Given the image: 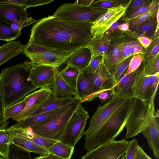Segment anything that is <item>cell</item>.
<instances>
[{
  "label": "cell",
  "mask_w": 159,
  "mask_h": 159,
  "mask_svg": "<svg viewBox=\"0 0 159 159\" xmlns=\"http://www.w3.org/2000/svg\"><path fill=\"white\" fill-rule=\"evenodd\" d=\"M60 73L65 80L76 89L77 80L80 73L79 70L73 66L67 65Z\"/></svg>",
  "instance_id": "34"
},
{
  "label": "cell",
  "mask_w": 159,
  "mask_h": 159,
  "mask_svg": "<svg viewBox=\"0 0 159 159\" xmlns=\"http://www.w3.org/2000/svg\"><path fill=\"white\" fill-rule=\"evenodd\" d=\"M78 100H77L68 105L28 117L17 122L15 125L23 128L28 129L30 128L69 109L74 105Z\"/></svg>",
  "instance_id": "22"
},
{
  "label": "cell",
  "mask_w": 159,
  "mask_h": 159,
  "mask_svg": "<svg viewBox=\"0 0 159 159\" xmlns=\"http://www.w3.org/2000/svg\"><path fill=\"white\" fill-rule=\"evenodd\" d=\"M125 41H118L110 46L103 57V63L110 74L112 75L120 65L126 59L122 53L123 47Z\"/></svg>",
  "instance_id": "14"
},
{
  "label": "cell",
  "mask_w": 159,
  "mask_h": 159,
  "mask_svg": "<svg viewBox=\"0 0 159 159\" xmlns=\"http://www.w3.org/2000/svg\"><path fill=\"white\" fill-rule=\"evenodd\" d=\"M53 68L54 77L52 84L50 87L54 95L60 98H70L74 96L76 99V89L65 80L57 68Z\"/></svg>",
  "instance_id": "18"
},
{
  "label": "cell",
  "mask_w": 159,
  "mask_h": 159,
  "mask_svg": "<svg viewBox=\"0 0 159 159\" xmlns=\"http://www.w3.org/2000/svg\"><path fill=\"white\" fill-rule=\"evenodd\" d=\"M74 52L66 54L50 50L41 53L27 54L25 55L34 64L57 68L66 61Z\"/></svg>",
  "instance_id": "13"
},
{
  "label": "cell",
  "mask_w": 159,
  "mask_h": 159,
  "mask_svg": "<svg viewBox=\"0 0 159 159\" xmlns=\"http://www.w3.org/2000/svg\"><path fill=\"white\" fill-rule=\"evenodd\" d=\"M28 61L8 67L0 74V86L5 108L23 100L38 89L30 81Z\"/></svg>",
  "instance_id": "2"
},
{
  "label": "cell",
  "mask_w": 159,
  "mask_h": 159,
  "mask_svg": "<svg viewBox=\"0 0 159 159\" xmlns=\"http://www.w3.org/2000/svg\"><path fill=\"white\" fill-rule=\"evenodd\" d=\"M93 75L87 73L85 70L80 72L78 77L76 87V99L81 103L89 102L94 99Z\"/></svg>",
  "instance_id": "19"
},
{
  "label": "cell",
  "mask_w": 159,
  "mask_h": 159,
  "mask_svg": "<svg viewBox=\"0 0 159 159\" xmlns=\"http://www.w3.org/2000/svg\"><path fill=\"white\" fill-rule=\"evenodd\" d=\"M150 79V76L145 75L143 73V66L138 69L133 88L134 98L146 101V93Z\"/></svg>",
  "instance_id": "26"
},
{
  "label": "cell",
  "mask_w": 159,
  "mask_h": 159,
  "mask_svg": "<svg viewBox=\"0 0 159 159\" xmlns=\"http://www.w3.org/2000/svg\"><path fill=\"white\" fill-rule=\"evenodd\" d=\"M139 146L138 145L137 147L134 159H145L139 149Z\"/></svg>",
  "instance_id": "57"
},
{
  "label": "cell",
  "mask_w": 159,
  "mask_h": 159,
  "mask_svg": "<svg viewBox=\"0 0 159 159\" xmlns=\"http://www.w3.org/2000/svg\"><path fill=\"white\" fill-rule=\"evenodd\" d=\"M158 113L151 119L145 129L142 132L147 139L150 148L154 156L159 158V124Z\"/></svg>",
  "instance_id": "20"
},
{
  "label": "cell",
  "mask_w": 159,
  "mask_h": 159,
  "mask_svg": "<svg viewBox=\"0 0 159 159\" xmlns=\"http://www.w3.org/2000/svg\"><path fill=\"white\" fill-rule=\"evenodd\" d=\"M143 61V70L145 75H159V54Z\"/></svg>",
  "instance_id": "33"
},
{
  "label": "cell",
  "mask_w": 159,
  "mask_h": 159,
  "mask_svg": "<svg viewBox=\"0 0 159 159\" xmlns=\"http://www.w3.org/2000/svg\"><path fill=\"white\" fill-rule=\"evenodd\" d=\"M37 20H35L31 17H29L28 19L19 21H14L10 24L11 28L14 31H19L21 29L31 24L37 22Z\"/></svg>",
  "instance_id": "44"
},
{
  "label": "cell",
  "mask_w": 159,
  "mask_h": 159,
  "mask_svg": "<svg viewBox=\"0 0 159 159\" xmlns=\"http://www.w3.org/2000/svg\"><path fill=\"white\" fill-rule=\"evenodd\" d=\"M159 82V75L150 76L149 84L147 90L146 101L148 102L151 99L155 98Z\"/></svg>",
  "instance_id": "39"
},
{
  "label": "cell",
  "mask_w": 159,
  "mask_h": 159,
  "mask_svg": "<svg viewBox=\"0 0 159 159\" xmlns=\"http://www.w3.org/2000/svg\"><path fill=\"white\" fill-rule=\"evenodd\" d=\"M26 9L24 7L10 3L0 2V19L11 24L14 21L28 19Z\"/></svg>",
  "instance_id": "17"
},
{
  "label": "cell",
  "mask_w": 159,
  "mask_h": 159,
  "mask_svg": "<svg viewBox=\"0 0 159 159\" xmlns=\"http://www.w3.org/2000/svg\"><path fill=\"white\" fill-rule=\"evenodd\" d=\"M159 35L152 39L150 45L143 52V60L151 58L159 54Z\"/></svg>",
  "instance_id": "40"
},
{
  "label": "cell",
  "mask_w": 159,
  "mask_h": 159,
  "mask_svg": "<svg viewBox=\"0 0 159 159\" xmlns=\"http://www.w3.org/2000/svg\"><path fill=\"white\" fill-rule=\"evenodd\" d=\"M159 9V1L152 0L148 9L140 15L131 20L129 22V29L131 32H135L139 27L151 17L156 16Z\"/></svg>",
  "instance_id": "27"
},
{
  "label": "cell",
  "mask_w": 159,
  "mask_h": 159,
  "mask_svg": "<svg viewBox=\"0 0 159 159\" xmlns=\"http://www.w3.org/2000/svg\"><path fill=\"white\" fill-rule=\"evenodd\" d=\"M11 137H22L30 140L43 147L46 150L58 141L48 139L34 133L30 128L24 129L15 124L7 129Z\"/></svg>",
  "instance_id": "16"
},
{
  "label": "cell",
  "mask_w": 159,
  "mask_h": 159,
  "mask_svg": "<svg viewBox=\"0 0 159 159\" xmlns=\"http://www.w3.org/2000/svg\"><path fill=\"white\" fill-rule=\"evenodd\" d=\"M29 79L32 84L37 89L50 86L54 77L53 67L39 65L28 61Z\"/></svg>",
  "instance_id": "11"
},
{
  "label": "cell",
  "mask_w": 159,
  "mask_h": 159,
  "mask_svg": "<svg viewBox=\"0 0 159 159\" xmlns=\"http://www.w3.org/2000/svg\"><path fill=\"white\" fill-rule=\"evenodd\" d=\"M116 28L117 29L122 31L131 32L129 29V24L128 22L118 25Z\"/></svg>",
  "instance_id": "56"
},
{
  "label": "cell",
  "mask_w": 159,
  "mask_h": 159,
  "mask_svg": "<svg viewBox=\"0 0 159 159\" xmlns=\"http://www.w3.org/2000/svg\"><path fill=\"white\" fill-rule=\"evenodd\" d=\"M5 109L2 94L0 86V129L7 128L9 122L5 117Z\"/></svg>",
  "instance_id": "46"
},
{
  "label": "cell",
  "mask_w": 159,
  "mask_h": 159,
  "mask_svg": "<svg viewBox=\"0 0 159 159\" xmlns=\"http://www.w3.org/2000/svg\"><path fill=\"white\" fill-rule=\"evenodd\" d=\"M52 93V90L49 86L41 88L30 93L25 98L26 102L25 109L12 119L18 122L27 118L41 105Z\"/></svg>",
  "instance_id": "12"
},
{
  "label": "cell",
  "mask_w": 159,
  "mask_h": 159,
  "mask_svg": "<svg viewBox=\"0 0 159 159\" xmlns=\"http://www.w3.org/2000/svg\"><path fill=\"white\" fill-rule=\"evenodd\" d=\"M91 57L90 50L85 46L75 52L67 60L66 64L76 68L80 72H82L86 70Z\"/></svg>",
  "instance_id": "24"
},
{
  "label": "cell",
  "mask_w": 159,
  "mask_h": 159,
  "mask_svg": "<svg viewBox=\"0 0 159 159\" xmlns=\"http://www.w3.org/2000/svg\"><path fill=\"white\" fill-rule=\"evenodd\" d=\"M103 57L102 56H92L89 64L85 70L86 72L88 74L93 75L102 60Z\"/></svg>",
  "instance_id": "43"
},
{
  "label": "cell",
  "mask_w": 159,
  "mask_h": 159,
  "mask_svg": "<svg viewBox=\"0 0 159 159\" xmlns=\"http://www.w3.org/2000/svg\"><path fill=\"white\" fill-rule=\"evenodd\" d=\"M7 128L0 129V157L4 159H8L9 149L11 138Z\"/></svg>",
  "instance_id": "35"
},
{
  "label": "cell",
  "mask_w": 159,
  "mask_h": 159,
  "mask_svg": "<svg viewBox=\"0 0 159 159\" xmlns=\"http://www.w3.org/2000/svg\"><path fill=\"white\" fill-rule=\"evenodd\" d=\"M150 3L148 0H132L123 16V20L126 21L127 19L140 8L150 4Z\"/></svg>",
  "instance_id": "37"
},
{
  "label": "cell",
  "mask_w": 159,
  "mask_h": 159,
  "mask_svg": "<svg viewBox=\"0 0 159 159\" xmlns=\"http://www.w3.org/2000/svg\"><path fill=\"white\" fill-rule=\"evenodd\" d=\"M137 140L134 139L129 141L127 149L125 152V159H134L137 146Z\"/></svg>",
  "instance_id": "49"
},
{
  "label": "cell",
  "mask_w": 159,
  "mask_h": 159,
  "mask_svg": "<svg viewBox=\"0 0 159 159\" xmlns=\"http://www.w3.org/2000/svg\"><path fill=\"white\" fill-rule=\"evenodd\" d=\"M113 94V92L111 89L100 92L98 95L97 97H98L102 102H104L112 96Z\"/></svg>",
  "instance_id": "51"
},
{
  "label": "cell",
  "mask_w": 159,
  "mask_h": 159,
  "mask_svg": "<svg viewBox=\"0 0 159 159\" xmlns=\"http://www.w3.org/2000/svg\"><path fill=\"white\" fill-rule=\"evenodd\" d=\"M128 99L113 93L110 101L98 107L91 117L89 127L84 132L85 138L96 132Z\"/></svg>",
  "instance_id": "8"
},
{
  "label": "cell",
  "mask_w": 159,
  "mask_h": 159,
  "mask_svg": "<svg viewBox=\"0 0 159 159\" xmlns=\"http://www.w3.org/2000/svg\"><path fill=\"white\" fill-rule=\"evenodd\" d=\"M93 84L94 98L100 92L111 89L116 84L113 76L105 67L103 60L93 75Z\"/></svg>",
  "instance_id": "15"
},
{
  "label": "cell",
  "mask_w": 159,
  "mask_h": 159,
  "mask_svg": "<svg viewBox=\"0 0 159 159\" xmlns=\"http://www.w3.org/2000/svg\"><path fill=\"white\" fill-rule=\"evenodd\" d=\"M139 149L145 159H153L148 156L143 150L142 148L139 146Z\"/></svg>",
  "instance_id": "58"
},
{
  "label": "cell",
  "mask_w": 159,
  "mask_h": 159,
  "mask_svg": "<svg viewBox=\"0 0 159 159\" xmlns=\"http://www.w3.org/2000/svg\"><path fill=\"white\" fill-rule=\"evenodd\" d=\"M77 100L78 99L73 97L67 98H57L52 93L44 102L28 117L68 105Z\"/></svg>",
  "instance_id": "23"
},
{
  "label": "cell",
  "mask_w": 159,
  "mask_h": 159,
  "mask_svg": "<svg viewBox=\"0 0 159 159\" xmlns=\"http://www.w3.org/2000/svg\"><path fill=\"white\" fill-rule=\"evenodd\" d=\"M129 143L124 138L111 141L87 152L82 159H119L126 152Z\"/></svg>",
  "instance_id": "9"
},
{
  "label": "cell",
  "mask_w": 159,
  "mask_h": 159,
  "mask_svg": "<svg viewBox=\"0 0 159 159\" xmlns=\"http://www.w3.org/2000/svg\"><path fill=\"white\" fill-rule=\"evenodd\" d=\"M143 61L142 54H138L133 56L125 71V75H128L137 70L140 67Z\"/></svg>",
  "instance_id": "42"
},
{
  "label": "cell",
  "mask_w": 159,
  "mask_h": 159,
  "mask_svg": "<svg viewBox=\"0 0 159 159\" xmlns=\"http://www.w3.org/2000/svg\"><path fill=\"white\" fill-rule=\"evenodd\" d=\"M34 159H64L49 153L35 157Z\"/></svg>",
  "instance_id": "55"
},
{
  "label": "cell",
  "mask_w": 159,
  "mask_h": 159,
  "mask_svg": "<svg viewBox=\"0 0 159 159\" xmlns=\"http://www.w3.org/2000/svg\"><path fill=\"white\" fill-rule=\"evenodd\" d=\"M89 113L80 104L70 119L59 141L74 148L84 133Z\"/></svg>",
  "instance_id": "7"
},
{
  "label": "cell",
  "mask_w": 159,
  "mask_h": 159,
  "mask_svg": "<svg viewBox=\"0 0 159 159\" xmlns=\"http://www.w3.org/2000/svg\"><path fill=\"white\" fill-rule=\"evenodd\" d=\"M8 159H31L30 152L11 144L9 151Z\"/></svg>",
  "instance_id": "38"
},
{
  "label": "cell",
  "mask_w": 159,
  "mask_h": 159,
  "mask_svg": "<svg viewBox=\"0 0 159 159\" xmlns=\"http://www.w3.org/2000/svg\"><path fill=\"white\" fill-rule=\"evenodd\" d=\"M127 44L130 47L131 53L132 56L138 54H143L144 51L143 47L138 41H129L127 42Z\"/></svg>",
  "instance_id": "50"
},
{
  "label": "cell",
  "mask_w": 159,
  "mask_h": 159,
  "mask_svg": "<svg viewBox=\"0 0 159 159\" xmlns=\"http://www.w3.org/2000/svg\"><path fill=\"white\" fill-rule=\"evenodd\" d=\"M126 70L112 88L113 93L127 98H134L133 88L138 69L128 75H125Z\"/></svg>",
  "instance_id": "21"
},
{
  "label": "cell",
  "mask_w": 159,
  "mask_h": 159,
  "mask_svg": "<svg viewBox=\"0 0 159 159\" xmlns=\"http://www.w3.org/2000/svg\"><path fill=\"white\" fill-rule=\"evenodd\" d=\"M120 159H125V155H123L120 158Z\"/></svg>",
  "instance_id": "59"
},
{
  "label": "cell",
  "mask_w": 159,
  "mask_h": 159,
  "mask_svg": "<svg viewBox=\"0 0 159 159\" xmlns=\"http://www.w3.org/2000/svg\"><path fill=\"white\" fill-rule=\"evenodd\" d=\"M131 1L132 0H130L125 5H121L108 9L105 14L94 21L92 23L91 30L93 38L103 35L113 24L124 16Z\"/></svg>",
  "instance_id": "10"
},
{
  "label": "cell",
  "mask_w": 159,
  "mask_h": 159,
  "mask_svg": "<svg viewBox=\"0 0 159 159\" xmlns=\"http://www.w3.org/2000/svg\"><path fill=\"white\" fill-rule=\"evenodd\" d=\"M133 56L125 59L119 66L115 72L112 75L116 84L118 82L123 73L127 69L130 61Z\"/></svg>",
  "instance_id": "47"
},
{
  "label": "cell",
  "mask_w": 159,
  "mask_h": 159,
  "mask_svg": "<svg viewBox=\"0 0 159 159\" xmlns=\"http://www.w3.org/2000/svg\"><path fill=\"white\" fill-rule=\"evenodd\" d=\"M150 3L140 8L133 15L129 18L127 19L126 21L127 22L128 21L131 20L135 18L144 13L149 7L150 6Z\"/></svg>",
  "instance_id": "53"
},
{
  "label": "cell",
  "mask_w": 159,
  "mask_h": 159,
  "mask_svg": "<svg viewBox=\"0 0 159 159\" xmlns=\"http://www.w3.org/2000/svg\"><path fill=\"white\" fill-rule=\"evenodd\" d=\"M54 0H22V6L26 9L49 4Z\"/></svg>",
  "instance_id": "48"
},
{
  "label": "cell",
  "mask_w": 159,
  "mask_h": 159,
  "mask_svg": "<svg viewBox=\"0 0 159 159\" xmlns=\"http://www.w3.org/2000/svg\"><path fill=\"white\" fill-rule=\"evenodd\" d=\"M0 159H4L3 158L0 157Z\"/></svg>",
  "instance_id": "60"
},
{
  "label": "cell",
  "mask_w": 159,
  "mask_h": 159,
  "mask_svg": "<svg viewBox=\"0 0 159 159\" xmlns=\"http://www.w3.org/2000/svg\"><path fill=\"white\" fill-rule=\"evenodd\" d=\"M24 46L20 41L8 42L0 46V66L22 53Z\"/></svg>",
  "instance_id": "25"
},
{
  "label": "cell",
  "mask_w": 159,
  "mask_h": 159,
  "mask_svg": "<svg viewBox=\"0 0 159 159\" xmlns=\"http://www.w3.org/2000/svg\"><path fill=\"white\" fill-rule=\"evenodd\" d=\"M92 23L62 20L52 16L36 22L28 44H34L63 53L74 52L85 47L93 37Z\"/></svg>",
  "instance_id": "1"
},
{
  "label": "cell",
  "mask_w": 159,
  "mask_h": 159,
  "mask_svg": "<svg viewBox=\"0 0 159 159\" xmlns=\"http://www.w3.org/2000/svg\"><path fill=\"white\" fill-rule=\"evenodd\" d=\"M11 143L18 147L30 152H33L40 155L49 154L43 147L25 139L18 137H11Z\"/></svg>",
  "instance_id": "29"
},
{
  "label": "cell",
  "mask_w": 159,
  "mask_h": 159,
  "mask_svg": "<svg viewBox=\"0 0 159 159\" xmlns=\"http://www.w3.org/2000/svg\"><path fill=\"white\" fill-rule=\"evenodd\" d=\"M94 1V0H77L74 3L83 6H89Z\"/></svg>",
  "instance_id": "54"
},
{
  "label": "cell",
  "mask_w": 159,
  "mask_h": 159,
  "mask_svg": "<svg viewBox=\"0 0 159 159\" xmlns=\"http://www.w3.org/2000/svg\"><path fill=\"white\" fill-rule=\"evenodd\" d=\"M74 148L58 141L53 144L48 150L49 153L64 159H70Z\"/></svg>",
  "instance_id": "31"
},
{
  "label": "cell",
  "mask_w": 159,
  "mask_h": 159,
  "mask_svg": "<svg viewBox=\"0 0 159 159\" xmlns=\"http://www.w3.org/2000/svg\"><path fill=\"white\" fill-rule=\"evenodd\" d=\"M26 105V102L24 98L21 101L8 107L5 108V117L7 120L10 118H13L16 116L25 109Z\"/></svg>",
  "instance_id": "36"
},
{
  "label": "cell",
  "mask_w": 159,
  "mask_h": 159,
  "mask_svg": "<svg viewBox=\"0 0 159 159\" xmlns=\"http://www.w3.org/2000/svg\"><path fill=\"white\" fill-rule=\"evenodd\" d=\"M107 10L91 5L86 7L67 3L57 8L52 16L65 20L93 23Z\"/></svg>",
  "instance_id": "6"
},
{
  "label": "cell",
  "mask_w": 159,
  "mask_h": 159,
  "mask_svg": "<svg viewBox=\"0 0 159 159\" xmlns=\"http://www.w3.org/2000/svg\"><path fill=\"white\" fill-rule=\"evenodd\" d=\"M81 103L80 100H78L69 109L30 128L40 136L59 141L70 119Z\"/></svg>",
  "instance_id": "5"
},
{
  "label": "cell",
  "mask_w": 159,
  "mask_h": 159,
  "mask_svg": "<svg viewBox=\"0 0 159 159\" xmlns=\"http://www.w3.org/2000/svg\"><path fill=\"white\" fill-rule=\"evenodd\" d=\"M138 41L142 47L147 48L151 43L152 40L145 36H139L138 38Z\"/></svg>",
  "instance_id": "52"
},
{
  "label": "cell",
  "mask_w": 159,
  "mask_h": 159,
  "mask_svg": "<svg viewBox=\"0 0 159 159\" xmlns=\"http://www.w3.org/2000/svg\"><path fill=\"white\" fill-rule=\"evenodd\" d=\"M157 26L156 16L149 17L139 27L136 32L140 36H145L152 39L155 37Z\"/></svg>",
  "instance_id": "30"
},
{
  "label": "cell",
  "mask_w": 159,
  "mask_h": 159,
  "mask_svg": "<svg viewBox=\"0 0 159 159\" xmlns=\"http://www.w3.org/2000/svg\"><path fill=\"white\" fill-rule=\"evenodd\" d=\"M130 1L98 0L93 2L91 5L99 8L108 9L128 4Z\"/></svg>",
  "instance_id": "41"
},
{
  "label": "cell",
  "mask_w": 159,
  "mask_h": 159,
  "mask_svg": "<svg viewBox=\"0 0 159 159\" xmlns=\"http://www.w3.org/2000/svg\"><path fill=\"white\" fill-rule=\"evenodd\" d=\"M21 30L14 31L11 28L10 24L0 19V40L8 42L16 39L21 34Z\"/></svg>",
  "instance_id": "32"
},
{
  "label": "cell",
  "mask_w": 159,
  "mask_h": 159,
  "mask_svg": "<svg viewBox=\"0 0 159 159\" xmlns=\"http://www.w3.org/2000/svg\"><path fill=\"white\" fill-rule=\"evenodd\" d=\"M50 50H51L34 44L27 43L24 45L22 53L25 55L27 54L41 53Z\"/></svg>",
  "instance_id": "45"
},
{
  "label": "cell",
  "mask_w": 159,
  "mask_h": 159,
  "mask_svg": "<svg viewBox=\"0 0 159 159\" xmlns=\"http://www.w3.org/2000/svg\"><path fill=\"white\" fill-rule=\"evenodd\" d=\"M134 98H129L116 110L94 133L85 139L88 152L111 141L122 131L131 111Z\"/></svg>",
  "instance_id": "3"
},
{
  "label": "cell",
  "mask_w": 159,
  "mask_h": 159,
  "mask_svg": "<svg viewBox=\"0 0 159 159\" xmlns=\"http://www.w3.org/2000/svg\"><path fill=\"white\" fill-rule=\"evenodd\" d=\"M111 44L110 40L105 35L93 38L86 46L90 50L92 56H104Z\"/></svg>",
  "instance_id": "28"
},
{
  "label": "cell",
  "mask_w": 159,
  "mask_h": 159,
  "mask_svg": "<svg viewBox=\"0 0 159 159\" xmlns=\"http://www.w3.org/2000/svg\"><path fill=\"white\" fill-rule=\"evenodd\" d=\"M154 101L147 102L134 98L132 109L125 125V138H130L142 133L152 118L157 114Z\"/></svg>",
  "instance_id": "4"
}]
</instances>
